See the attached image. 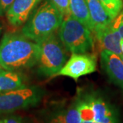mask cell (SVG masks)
Listing matches in <instances>:
<instances>
[{
    "label": "cell",
    "instance_id": "9c48e42d",
    "mask_svg": "<svg viewBox=\"0 0 123 123\" xmlns=\"http://www.w3.org/2000/svg\"><path fill=\"white\" fill-rule=\"evenodd\" d=\"M43 0H14L6 14L8 22L13 27L23 25L31 14Z\"/></svg>",
    "mask_w": 123,
    "mask_h": 123
},
{
    "label": "cell",
    "instance_id": "6da1fadb",
    "mask_svg": "<svg viewBox=\"0 0 123 123\" xmlns=\"http://www.w3.org/2000/svg\"><path fill=\"white\" fill-rule=\"evenodd\" d=\"M39 44L23 34L7 32L0 42V65L6 70H26L36 66Z\"/></svg>",
    "mask_w": 123,
    "mask_h": 123
},
{
    "label": "cell",
    "instance_id": "44dd1931",
    "mask_svg": "<svg viewBox=\"0 0 123 123\" xmlns=\"http://www.w3.org/2000/svg\"><path fill=\"white\" fill-rule=\"evenodd\" d=\"M120 46H121V49H122V52L123 54V39H121V42H120Z\"/></svg>",
    "mask_w": 123,
    "mask_h": 123
},
{
    "label": "cell",
    "instance_id": "4fadbf2b",
    "mask_svg": "<svg viewBox=\"0 0 123 123\" xmlns=\"http://www.w3.org/2000/svg\"><path fill=\"white\" fill-rule=\"evenodd\" d=\"M25 86L24 77L20 73L6 70L4 73L0 74V90L1 92L17 90Z\"/></svg>",
    "mask_w": 123,
    "mask_h": 123
},
{
    "label": "cell",
    "instance_id": "277c9868",
    "mask_svg": "<svg viewBox=\"0 0 123 123\" xmlns=\"http://www.w3.org/2000/svg\"><path fill=\"white\" fill-rule=\"evenodd\" d=\"M38 44L40 47L36 64L38 73L46 77L57 75L67 61V49L55 34L40 40Z\"/></svg>",
    "mask_w": 123,
    "mask_h": 123
},
{
    "label": "cell",
    "instance_id": "ac0fdd59",
    "mask_svg": "<svg viewBox=\"0 0 123 123\" xmlns=\"http://www.w3.org/2000/svg\"><path fill=\"white\" fill-rule=\"evenodd\" d=\"M14 0H0V16L5 15Z\"/></svg>",
    "mask_w": 123,
    "mask_h": 123
},
{
    "label": "cell",
    "instance_id": "ba28073f",
    "mask_svg": "<svg viewBox=\"0 0 123 123\" xmlns=\"http://www.w3.org/2000/svg\"><path fill=\"white\" fill-rule=\"evenodd\" d=\"M101 67L110 81L123 92V62L118 55L107 51L101 52Z\"/></svg>",
    "mask_w": 123,
    "mask_h": 123
},
{
    "label": "cell",
    "instance_id": "484cf974",
    "mask_svg": "<svg viewBox=\"0 0 123 123\" xmlns=\"http://www.w3.org/2000/svg\"><path fill=\"white\" fill-rule=\"evenodd\" d=\"M1 90H0V94H1Z\"/></svg>",
    "mask_w": 123,
    "mask_h": 123
},
{
    "label": "cell",
    "instance_id": "d6986e66",
    "mask_svg": "<svg viewBox=\"0 0 123 123\" xmlns=\"http://www.w3.org/2000/svg\"><path fill=\"white\" fill-rule=\"evenodd\" d=\"M4 123H23L21 118L16 115H12L6 117V118L4 119Z\"/></svg>",
    "mask_w": 123,
    "mask_h": 123
},
{
    "label": "cell",
    "instance_id": "ffe728a7",
    "mask_svg": "<svg viewBox=\"0 0 123 123\" xmlns=\"http://www.w3.org/2000/svg\"><path fill=\"white\" fill-rule=\"evenodd\" d=\"M6 70H5L4 68L2 66L0 65V74H2V73H4V72H6Z\"/></svg>",
    "mask_w": 123,
    "mask_h": 123
},
{
    "label": "cell",
    "instance_id": "7c38bea8",
    "mask_svg": "<svg viewBox=\"0 0 123 123\" xmlns=\"http://www.w3.org/2000/svg\"><path fill=\"white\" fill-rule=\"evenodd\" d=\"M69 8L71 15L93 33V25L86 0H69Z\"/></svg>",
    "mask_w": 123,
    "mask_h": 123
},
{
    "label": "cell",
    "instance_id": "8fae6325",
    "mask_svg": "<svg viewBox=\"0 0 123 123\" xmlns=\"http://www.w3.org/2000/svg\"><path fill=\"white\" fill-rule=\"evenodd\" d=\"M93 25V33L103 30L113 22L114 18L110 16L104 6L99 0H86Z\"/></svg>",
    "mask_w": 123,
    "mask_h": 123
},
{
    "label": "cell",
    "instance_id": "7a4b0ae2",
    "mask_svg": "<svg viewBox=\"0 0 123 123\" xmlns=\"http://www.w3.org/2000/svg\"><path fill=\"white\" fill-rule=\"evenodd\" d=\"M64 16L51 0H43L31 14L22 27L27 38L38 43L60 28Z\"/></svg>",
    "mask_w": 123,
    "mask_h": 123
},
{
    "label": "cell",
    "instance_id": "9a60e30c",
    "mask_svg": "<svg viewBox=\"0 0 123 123\" xmlns=\"http://www.w3.org/2000/svg\"><path fill=\"white\" fill-rule=\"evenodd\" d=\"M104 6L110 16L114 19L121 11L123 4L120 3L118 0H99Z\"/></svg>",
    "mask_w": 123,
    "mask_h": 123
},
{
    "label": "cell",
    "instance_id": "e0dca14e",
    "mask_svg": "<svg viewBox=\"0 0 123 123\" xmlns=\"http://www.w3.org/2000/svg\"><path fill=\"white\" fill-rule=\"evenodd\" d=\"M113 25L118 31L121 38L123 39V11L120 12L118 15L114 19Z\"/></svg>",
    "mask_w": 123,
    "mask_h": 123
},
{
    "label": "cell",
    "instance_id": "8992f818",
    "mask_svg": "<svg viewBox=\"0 0 123 123\" xmlns=\"http://www.w3.org/2000/svg\"><path fill=\"white\" fill-rule=\"evenodd\" d=\"M97 69V57L91 53H73L57 75L69 77L77 81Z\"/></svg>",
    "mask_w": 123,
    "mask_h": 123
},
{
    "label": "cell",
    "instance_id": "7402d4cb",
    "mask_svg": "<svg viewBox=\"0 0 123 123\" xmlns=\"http://www.w3.org/2000/svg\"><path fill=\"white\" fill-rule=\"evenodd\" d=\"M81 123H97L94 121H81Z\"/></svg>",
    "mask_w": 123,
    "mask_h": 123
},
{
    "label": "cell",
    "instance_id": "cb8c5ba5",
    "mask_svg": "<svg viewBox=\"0 0 123 123\" xmlns=\"http://www.w3.org/2000/svg\"><path fill=\"white\" fill-rule=\"evenodd\" d=\"M1 23H0V34H1Z\"/></svg>",
    "mask_w": 123,
    "mask_h": 123
},
{
    "label": "cell",
    "instance_id": "3957f363",
    "mask_svg": "<svg viewBox=\"0 0 123 123\" xmlns=\"http://www.w3.org/2000/svg\"><path fill=\"white\" fill-rule=\"evenodd\" d=\"M92 31L71 14L64 17L58 30V37L72 53H85L92 50L94 39Z\"/></svg>",
    "mask_w": 123,
    "mask_h": 123
},
{
    "label": "cell",
    "instance_id": "52a82bcc",
    "mask_svg": "<svg viewBox=\"0 0 123 123\" xmlns=\"http://www.w3.org/2000/svg\"><path fill=\"white\" fill-rule=\"evenodd\" d=\"M92 108L93 120L97 123H118V117L114 107L97 92L81 94Z\"/></svg>",
    "mask_w": 123,
    "mask_h": 123
},
{
    "label": "cell",
    "instance_id": "30bf717a",
    "mask_svg": "<svg viewBox=\"0 0 123 123\" xmlns=\"http://www.w3.org/2000/svg\"><path fill=\"white\" fill-rule=\"evenodd\" d=\"M94 35L101 45L102 50L105 49L110 51L118 55L120 58H123V54L120 46L122 38L118 31L113 25V22Z\"/></svg>",
    "mask_w": 123,
    "mask_h": 123
},
{
    "label": "cell",
    "instance_id": "d4e9b609",
    "mask_svg": "<svg viewBox=\"0 0 123 123\" xmlns=\"http://www.w3.org/2000/svg\"><path fill=\"white\" fill-rule=\"evenodd\" d=\"M118 1L119 2H120V3H121V4H123V0H118Z\"/></svg>",
    "mask_w": 123,
    "mask_h": 123
},
{
    "label": "cell",
    "instance_id": "5bb4252c",
    "mask_svg": "<svg viewBox=\"0 0 123 123\" xmlns=\"http://www.w3.org/2000/svg\"><path fill=\"white\" fill-rule=\"evenodd\" d=\"M48 123H81L79 111L76 103L66 110H60L53 114Z\"/></svg>",
    "mask_w": 123,
    "mask_h": 123
},
{
    "label": "cell",
    "instance_id": "2e32d148",
    "mask_svg": "<svg viewBox=\"0 0 123 123\" xmlns=\"http://www.w3.org/2000/svg\"><path fill=\"white\" fill-rule=\"evenodd\" d=\"M63 14L64 17L70 15L69 0H51Z\"/></svg>",
    "mask_w": 123,
    "mask_h": 123
},
{
    "label": "cell",
    "instance_id": "5b68a950",
    "mask_svg": "<svg viewBox=\"0 0 123 123\" xmlns=\"http://www.w3.org/2000/svg\"><path fill=\"white\" fill-rule=\"evenodd\" d=\"M44 91L39 86H25L0 94V114L12 113L38 105Z\"/></svg>",
    "mask_w": 123,
    "mask_h": 123
},
{
    "label": "cell",
    "instance_id": "603a6c76",
    "mask_svg": "<svg viewBox=\"0 0 123 123\" xmlns=\"http://www.w3.org/2000/svg\"><path fill=\"white\" fill-rule=\"evenodd\" d=\"M0 123H4V120H0Z\"/></svg>",
    "mask_w": 123,
    "mask_h": 123
}]
</instances>
